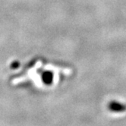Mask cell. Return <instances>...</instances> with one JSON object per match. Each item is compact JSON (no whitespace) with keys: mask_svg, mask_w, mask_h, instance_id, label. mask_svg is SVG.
Returning <instances> with one entry per match:
<instances>
[{"mask_svg":"<svg viewBox=\"0 0 126 126\" xmlns=\"http://www.w3.org/2000/svg\"><path fill=\"white\" fill-rule=\"evenodd\" d=\"M20 67V62L18 61H14L13 62H12V64L10 65V68L12 69H17Z\"/></svg>","mask_w":126,"mask_h":126,"instance_id":"3","label":"cell"},{"mask_svg":"<svg viewBox=\"0 0 126 126\" xmlns=\"http://www.w3.org/2000/svg\"><path fill=\"white\" fill-rule=\"evenodd\" d=\"M54 75L51 71H45L41 75L42 81L45 85H51L53 82Z\"/></svg>","mask_w":126,"mask_h":126,"instance_id":"2","label":"cell"},{"mask_svg":"<svg viewBox=\"0 0 126 126\" xmlns=\"http://www.w3.org/2000/svg\"><path fill=\"white\" fill-rule=\"evenodd\" d=\"M108 109L113 112H123L126 111V105L117 101H111L108 104Z\"/></svg>","mask_w":126,"mask_h":126,"instance_id":"1","label":"cell"}]
</instances>
